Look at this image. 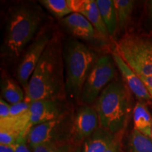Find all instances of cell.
I'll return each instance as SVG.
<instances>
[{
    "label": "cell",
    "mask_w": 152,
    "mask_h": 152,
    "mask_svg": "<svg viewBox=\"0 0 152 152\" xmlns=\"http://www.w3.org/2000/svg\"><path fill=\"white\" fill-rule=\"evenodd\" d=\"M65 88L61 40L59 34L54 33L30 77L25 101L63 99Z\"/></svg>",
    "instance_id": "cell-1"
},
{
    "label": "cell",
    "mask_w": 152,
    "mask_h": 152,
    "mask_svg": "<svg viewBox=\"0 0 152 152\" xmlns=\"http://www.w3.org/2000/svg\"><path fill=\"white\" fill-rule=\"evenodd\" d=\"M43 20L37 4H20L11 9L6 25L4 48L6 54L17 57L37 34Z\"/></svg>",
    "instance_id": "cell-2"
},
{
    "label": "cell",
    "mask_w": 152,
    "mask_h": 152,
    "mask_svg": "<svg viewBox=\"0 0 152 152\" xmlns=\"http://www.w3.org/2000/svg\"><path fill=\"white\" fill-rule=\"evenodd\" d=\"M96 111L100 128L115 134L122 130L129 111V97L125 85L113 81L99 96Z\"/></svg>",
    "instance_id": "cell-3"
},
{
    "label": "cell",
    "mask_w": 152,
    "mask_h": 152,
    "mask_svg": "<svg viewBox=\"0 0 152 152\" xmlns=\"http://www.w3.org/2000/svg\"><path fill=\"white\" fill-rule=\"evenodd\" d=\"M64 58L66 68V88L72 96L78 97L99 58L84 44L71 41L66 46Z\"/></svg>",
    "instance_id": "cell-4"
},
{
    "label": "cell",
    "mask_w": 152,
    "mask_h": 152,
    "mask_svg": "<svg viewBox=\"0 0 152 152\" xmlns=\"http://www.w3.org/2000/svg\"><path fill=\"white\" fill-rule=\"evenodd\" d=\"M115 51L139 77L152 76V39L125 35L115 43Z\"/></svg>",
    "instance_id": "cell-5"
},
{
    "label": "cell",
    "mask_w": 152,
    "mask_h": 152,
    "mask_svg": "<svg viewBox=\"0 0 152 152\" xmlns=\"http://www.w3.org/2000/svg\"><path fill=\"white\" fill-rule=\"evenodd\" d=\"M113 57L105 55L98 58L89 74L81 93L85 104L92 103L109 85L115 76Z\"/></svg>",
    "instance_id": "cell-6"
},
{
    "label": "cell",
    "mask_w": 152,
    "mask_h": 152,
    "mask_svg": "<svg viewBox=\"0 0 152 152\" xmlns=\"http://www.w3.org/2000/svg\"><path fill=\"white\" fill-rule=\"evenodd\" d=\"M53 33L49 30H45L38 34L33 43L28 47L17 68V79L23 87L25 92L27 90L30 77L50 41Z\"/></svg>",
    "instance_id": "cell-7"
},
{
    "label": "cell",
    "mask_w": 152,
    "mask_h": 152,
    "mask_svg": "<svg viewBox=\"0 0 152 152\" xmlns=\"http://www.w3.org/2000/svg\"><path fill=\"white\" fill-rule=\"evenodd\" d=\"M66 115L44 122L32 127L27 136V143L30 148L55 140L65 139L62 137Z\"/></svg>",
    "instance_id": "cell-8"
},
{
    "label": "cell",
    "mask_w": 152,
    "mask_h": 152,
    "mask_svg": "<svg viewBox=\"0 0 152 152\" xmlns=\"http://www.w3.org/2000/svg\"><path fill=\"white\" fill-rule=\"evenodd\" d=\"M100 127L99 119L96 109L85 106L76 114L72 126V140L75 143L89 138Z\"/></svg>",
    "instance_id": "cell-9"
},
{
    "label": "cell",
    "mask_w": 152,
    "mask_h": 152,
    "mask_svg": "<svg viewBox=\"0 0 152 152\" xmlns=\"http://www.w3.org/2000/svg\"><path fill=\"white\" fill-rule=\"evenodd\" d=\"M65 114L62 99H47L31 102L30 108V128L39 123L57 118Z\"/></svg>",
    "instance_id": "cell-10"
},
{
    "label": "cell",
    "mask_w": 152,
    "mask_h": 152,
    "mask_svg": "<svg viewBox=\"0 0 152 152\" xmlns=\"http://www.w3.org/2000/svg\"><path fill=\"white\" fill-rule=\"evenodd\" d=\"M112 57L131 92L140 99L149 100L151 99L148 89L142 83L140 77L131 69L115 51L112 54Z\"/></svg>",
    "instance_id": "cell-11"
},
{
    "label": "cell",
    "mask_w": 152,
    "mask_h": 152,
    "mask_svg": "<svg viewBox=\"0 0 152 152\" xmlns=\"http://www.w3.org/2000/svg\"><path fill=\"white\" fill-rule=\"evenodd\" d=\"M73 13L83 15L90 21L94 29L101 35L106 37L109 35L100 11L94 0H71Z\"/></svg>",
    "instance_id": "cell-12"
},
{
    "label": "cell",
    "mask_w": 152,
    "mask_h": 152,
    "mask_svg": "<svg viewBox=\"0 0 152 152\" xmlns=\"http://www.w3.org/2000/svg\"><path fill=\"white\" fill-rule=\"evenodd\" d=\"M64 26L75 36L86 40L95 37V29L85 17L78 13H72L62 19Z\"/></svg>",
    "instance_id": "cell-13"
},
{
    "label": "cell",
    "mask_w": 152,
    "mask_h": 152,
    "mask_svg": "<svg viewBox=\"0 0 152 152\" xmlns=\"http://www.w3.org/2000/svg\"><path fill=\"white\" fill-rule=\"evenodd\" d=\"M115 140L113 133L99 127L87 140L84 152H106Z\"/></svg>",
    "instance_id": "cell-14"
},
{
    "label": "cell",
    "mask_w": 152,
    "mask_h": 152,
    "mask_svg": "<svg viewBox=\"0 0 152 152\" xmlns=\"http://www.w3.org/2000/svg\"><path fill=\"white\" fill-rule=\"evenodd\" d=\"M133 121L134 130L151 138L152 117L146 106L140 102H137L133 110Z\"/></svg>",
    "instance_id": "cell-15"
},
{
    "label": "cell",
    "mask_w": 152,
    "mask_h": 152,
    "mask_svg": "<svg viewBox=\"0 0 152 152\" xmlns=\"http://www.w3.org/2000/svg\"><path fill=\"white\" fill-rule=\"evenodd\" d=\"M96 2L109 34L113 35L118 28L116 12L113 0H96Z\"/></svg>",
    "instance_id": "cell-16"
},
{
    "label": "cell",
    "mask_w": 152,
    "mask_h": 152,
    "mask_svg": "<svg viewBox=\"0 0 152 152\" xmlns=\"http://www.w3.org/2000/svg\"><path fill=\"white\" fill-rule=\"evenodd\" d=\"M32 152H80L73 140L61 139L32 148Z\"/></svg>",
    "instance_id": "cell-17"
},
{
    "label": "cell",
    "mask_w": 152,
    "mask_h": 152,
    "mask_svg": "<svg viewBox=\"0 0 152 152\" xmlns=\"http://www.w3.org/2000/svg\"><path fill=\"white\" fill-rule=\"evenodd\" d=\"M113 3L116 12L118 28L123 30L127 28L130 21L134 1L132 0H113Z\"/></svg>",
    "instance_id": "cell-18"
},
{
    "label": "cell",
    "mask_w": 152,
    "mask_h": 152,
    "mask_svg": "<svg viewBox=\"0 0 152 152\" xmlns=\"http://www.w3.org/2000/svg\"><path fill=\"white\" fill-rule=\"evenodd\" d=\"M1 95L7 103L13 104L25 100L24 92L14 80L7 78L1 83Z\"/></svg>",
    "instance_id": "cell-19"
},
{
    "label": "cell",
    "mask_w": 152,
    "mask_h": 152,
    "mask_svg": "<svg viewBox=\"0 0 152 152\" xmlns=\"http://www.w3.org/2000/svg\"><path fill=\"white\" fill-rule=\"evenodd\" d=\"M42 4L57 18H65L73 13L71 0H43Z\"/></svg>",
    "instance_id": "cell-20"
},
{
    "label": "cell",
    "mask_w": 152,
    "mask_h": 152,
    "mask_svg": "<svg viewBox=\"0 0 152 152\" xmlns=\"http://www.w3.org/2000/svg\"><path fill=\"white\" fill-rule=\"evenodd\" d=\"M131 152H152V140L136 130H133L129 140Z\"/></svg>",
    "instance_id": "cell-21"
},
{
    "label": "cell",
    "mask_w": 152,
    "mask_h": 152,
    "mask_svg": "<svg viewBox=\"0 0 152 152\" xmlns=\"http://www.w3.org/2000/svg\"><path fill=\"white\" fill-rule=\"evenodd\" d=\"M30 104L31 103H29L24 100L21 102L11 105L10 116H18V115H21L23 114L29 112Z\"/></svg>",
    "instance_id": "cell-22"
},
{
    "label": "cell",
    "mask_w": 152,
    "mask_h": 152,
    "mask_svg": "<svg viewBox=\"0 0 152 152\" xmlns=\"http://www.w3.org/2000/svg\"><path fill=\"white\" fill-rule=\"evenodd\" d=\"M11 105L5 102L4 99L0 100V119H4L10 117Z\"/></svg>",
    "instance_id": "cell-23"
},
{
    "label": "cell",
    "mask_w": 152,
    "mask_h": 152,
    "mask_svg": "<svg viewBox=\"0 0 152 152\" xmlns=\"http://www.w3.org/2000/svg\"><path fill=\"white\" fill-rule=\"evenodd\" d=\"M26 142H27V140H25L16 144V152H31L28 147L29 145L26 143Z\"/></svg>",
    "instance_id": "cell-24"
},
{
    "label": "cell",
    "mask_w": 152,
    "mask_h": 152,
    "mask_svg": "<svg viewBox=\"0 0 152 152\" xmlns=\"http://www.w3.org/2000/svg\"><path fill=\"white\" fill-rule=\"evenodd\" d=\"M16 144H0V152H16Z\"/></svg>",
    "instance_id": "cell-25"
},
{
    "label": "cell",
    "mask_w": 152,
    "mask_h": 152,
    "mask_svg": "<svg viewBox=\"0 0 152 152\" xmlns=\"http://www.w3.org/2000/svg\"><path fill=\"white\" fill-rule=\"evenodd\" d=\"M142 83L145 85L147 89H152V76H147V77H140Z\"/></svg>",
    "instance_id": "cell-26"
},
{
    "label": "cell",
    "mask_w": 152,
    "mask_h": 152,
    "mask_svg": "<svg viewBox=\"0 0 152 152\" xmlns=\"http://www.w3.org/2000/svg\"><path fill=\"white\" fill-rule=\"evenodd\" d=\"M118 149H119L118 143V142L115 140V141L112 144L111 147L106 150V152H118Z\"/></svg>",
    "instance_id": "cell-27"
},
{
    "label": "cell",
    "mask_w": 152,
    "mask_h": 152,
    "mask_svg": "<svg viewBox=\"0 0 152 152\" xmlns=\"http://www.w3.org/2000/svg\"><path fill=\"white\" fill-rule=\"evenodd\" d=\"M147 10H148V14H149L150 18L152 19V0L149 1V3H148Z\"/></svg>",
    "instance_id": "cell-28"
},
{
    "label": "cell",
    "mask_w": 152,
    "mask_h": 152,
    "mask_svg": "<svg viewBox=\"0 0 152 152\" xmlns=\"http://www.w3.org/2000/svg\"><path fill=\"white\" fill-rule=\"evenodd\" d=\"M148 91H149V94H150V95H151V96L152 98V89H148Z\"/></svg>",
    "instance_id": "cell-29"
},
{
    "label": "cell",
    "mask_w": 152,
    "mask_h": 152,
    "mask_svg": "<svg viewBox=\"0 0 152 152\" xmlns=\"http://www.w3.org/2000/svg\"><path fill=\"white\" fill-rule=\"evenodd\" d=\"M151 140H152V128H151Z\"/></svg>",
    "instance_id": "cell-30"
}]
</instances>
